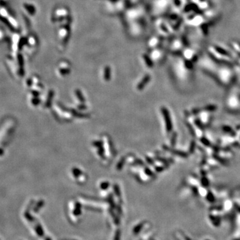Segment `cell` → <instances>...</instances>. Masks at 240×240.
Wrapping results in <instances>:
<instances>
[{"label": "cell", "mask_w": 240, "mask_h": 240, "mask_svg": "<svg viewBox=\"0 0 240 240\" xmlns=\"http://www.w3.org/2000/svg\"><path fill=\"white\" fill-rule=\"evenodd\" d=\"M105 79H109V68L105 69Z\"/></svg>", "instance_id": "obj_2"}, {"label": "cell", "mask_w": 240, "mask_h": 240, "mask_svg": "<svg viewBox=\"0 0 240 240\" xmlns=\"http://www.w3.org/2000/svg\"><path fill=\"white\" fill-rule=\"evenodd\" d=\"M148 79H149V77L147 76V79H143V81L142 82V83H141L140 84H139V86H138V88H139V89H142V87H143L144 86V85L146 84L147 82H148Z\"/></svg>", "instance_id": "obj_1"}]
</instances>
